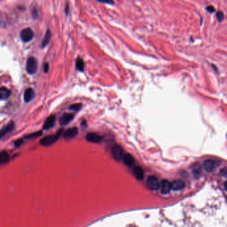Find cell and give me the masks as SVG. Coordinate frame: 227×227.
I'll list each match as a JSON object with an SVG mask.
<instances>
[{"label": "cell", "instance_id": "obj_1", "mask_svg": "<svg viewBox=\"0 0 227 227\" xmlns=\"http://www.w3.org/2000/svg\"><path fill=\"white\" fill-rule=\"evenodd\" d=\"M62 133H63V129H61L55 135L45 136L40 140V144L43 146H49L56 142Z\"/></svg>", "mask_w": 227, "mask_h": 227}, {"label": "cell", "instance_id": "obj_2", "mask_svg": "<svg viewBox=\"0 0 227 227\" xmlns=\"http://www.w3.org/2000/svg\"><path fill=\"white\" fill-rule=\"evenodd\" d=\"M26 71L29 75L35 74L37 71V61L33 57H30L26 62Z\"/></svg>", "mask_w": 227, "mask_h": 227}, {"label": "cell", "instance_id": "obj_3", "mask_svg": "<svg viewBox=\"0 0 227 227\" xmlns=\"http://www.w3.org/2000/svg\"><path fill=\"white\" fill-rule=\"evenodd\" d=\"M34 33L32 29L29 28L22 29L20 32V38L25 43H28L33 39Z\"/></svg>", "mask_w": 227, "mask_h": 227}, {"label": "cell", "instance_id": "obj_4", "mask_svg": "<svg viewBox=\"0 0 227 227\" xmlns=\"http://www.w3.org/2000/svg\"><path fill=\"white\" fill-rule=\"evenodd\" d=\"M147 186L150 190H156L161 188V183L155 176H150L147 180Z\"/></svg>", "mask_w": 227, "mask_h": 227}, {"label": "cell", "instance_id": "obj_5", "mask_svg": "<svg viewBox=\"0 0 227 227\" xmlns=\"http://www.w3.org/2000/svg\"><path fill=\"white\" fill-rule=\"evenodd\" d=\"M111 155L116 161H121L123 158V150L119 145H115L111 149Z\"/></svg>", "mask_w": 227, "mask_h": 227}, {"label": "cell", "instance_id": "obj_6", "mask_svg": "<svg viewBox=\"0 0 227 227\" xmlns=\"http://www.w3.org/2000/svg\"><path fill=\"white\" fill-rule=\"evenodd\" d=\"M74 119V115L73 113H65L64 114L61 115V117L59 119V122L61 125L64 126L67 125L70 122H71Z\"/></svg>", "mask_w": 227, "mask_h": 227}, {"label": "cell", "instance_id": "obj_7", "mask_svg": "<svg viewBox=\"0 0 227 227\" xmlns=\"http://www.w3.org/2000/svg\"><path fill=\"white\" fill-rule=\"evenodd\" d=\"M56 121V117L55 115H51L47 118L43 125L44 130H48L55 125Z\"/></svg>", "mask_w": 227, "mask_h": 227}, {"label": "cell", "instance_id": "obj_8", "mask_svg": "<svg viewBox=\"0 0 227 227\" xmlns=\"http://www.w3.org/2000/svg\"><path fill=\"white\" fill-rule=\"evenodd\" d=\"M217 167V162L214 160H206L203 163V169L208 172H212Z\"/></svg>", "mask_w": 227, "mask_h": 227}, {"label": "cell", "instance_id": "obj_9", "mask_svg": "<svg viewBox=\"0 0 227 227\" xmlns=\"http://www.w3.org/2000/svg\"><path fill=\"white\" fill-rule=\"evenodd\" d=\"M86 139L87 141L91 143H98L102 140V137L101 135L96 133H89L86 135Z\"/></svg>", "mask_w": 227, "mask_h": 227}, {"label": "cell", "instance_id": "obj_10", "mask_svg": "<svg viewBox=\"0 0 227 227\" xmlns=\"http://www.w3.org/2000/svg\"><path fill=\"white\" fill-rule=\"evenodd\" d=\"M35 96V93L32 88H28L25 91L24 94V99L26 103H29L34 99Z\"/></svg>", "mask_w": 227, "mask_h": 227}, {"label": "cell", "instance_id": "obj_11", "mask_svg": "<svg viewBox=\"0 0 227 227\" xmlns=\"http://www.w3.org/2000/svg\"><path fill=\"white\" fill-rule=\"evenodd\" d=\"M78 133V129L77 127H71L63 133V137L65 139H71L74 138Z\"/></svg>", "mask_w": 227, "mask_h": 227}, {"label": "cell", "instance_id": "obj_12", "mask_svg": "<svg viewBox=\"0 0 227 227\" xmlns=\"http://www.w3.org/2000/svg\"><path fill=\"white\" fill-rule=\"evenodd\" d=\"M15 127V123L13 121L9 122L6 126H4L1 130V138H2L3 136H5L7 134L11 133Z\"/></svg>", "mask_w": 227, "mask_h": 227}, {"label": "cell", "instance_id": "obj_13", "mask_svg": "<svg viewBox=\"0 0 227 227\" xmlns=\"http://www.w3.org/2000/svg\"><path fill=\"white\" fill-rule=\"evenodd\" d=\"M172 189L171 183L167 180H163L161 182V190L163 194H166L169 193L170 190Z\"/></svg>", "mask_w": 227, "mask_h": 227}, {"label": "cell", "instance_id": "obj_14", "mask_svg": "<svg viewBox=\"0 0 227 227\" xmlns=\"http://www.w3.org/2000/svg\"><path fill=\"white\" fill-rule=\"evenodd\" d=\"M185 187V183L181 179L174 181L173 182L171 183V187L172 190H182L183 188Z\"/></svg>", "mask_w": 227, "mask_h": 227}, {"label": "cell", "instance_id": "obj_15", "mask_svg": "<svg viewBox=\"0 0 227 227\" xmlns=\"http://www.w3.org/2000/svg\"><path fill=\"white\" fill-rule=\"evenodd\" d=\"M122 160H123L124 164L128 167H132L135 163V159H134L133 156L129 153L125 154Z\"/></svg>", "mask_w": 227, "mask_h": 227}, {"label": "cell", "instance_id": "obj_16", "mask_svg": "<svg viewBox=\"0 0 227 227\" xmlns=\"http://www.w3.org/2000/svg\"><path fill=\"white\" fill-rule=\"evenodd\" d=\"M11 91L6 87H2L0 89V100L3 101V100L8 99L11 95Z\"/></svg>", "mask_w": 227, "mask_h": 227}, {"label": "cell", "instance_id": "obj_17", "mask_svg": "<svg viewBox=\"0 0 227 227\" xmlns=\"http://www.w3.org/2000/svg\"><path fill=\"white\" fill-rule=\"evenodd\" d=\"M133 172L135 174V177L138 180H142L144 177V173L142 168L138 166H136L133 169Z\"/></svg>", "mask_w": 227, "mask_h": 227}, {"label": "cell", "instance_id": "obj_18", "mask_svg": "<svg viewBox=\"0 0 227 227\" xmlns=\"http://www.w3.org/2000/svg\"><path fill=\"white\" fill-rule=\"evenodd\" d=\"M50 39H51V32H50L49 29H47L46 31V33L45 34L44 39L42 40V44H41V47H42V48H44L45 47H46L47 45L49 44Z\"/></svg>", "mask_w": 227, "mask_h": 227}, {"label": "cell", "instance_id": "obj_19", "mask_svg": "<svg viewBox=\"0 0 227 227\" xmlns=\"http://www.w3.org/2000/svg\"><path fill=\"white\" fill-rule=\"evenodd\" d=\"M75 66L77 70H78L79 71L83 72L85 69V62L83 60V59L81 57H78L76 60L75 61Z\"/></svg>", "mask_w": 227, "mask_h": 227}, {"label": "cell", "instance_id": "obj_20", "mask_svg": "<svg viewBox=\"0 0 227 227\" xmlns=\"http://www.w3.org/2000/svg\"><path fill=\"white\" fill-rule=\"evenodd\" d=\"M9 159H10V156H9L8 152L6 151H1V154H0V163L1 164L6 163L8 162Z\"/></svg>", "mask_w": 227, "mask_h": 227}, {"label": "cell", "instance_id": "obj_21", "mask_svg": "<svg viewBox=\"0 0 227 227\" xmlns=\"http://www.w3.org/2000/svg\"><path fill=\"white\" fill-rule=\"evenodd\" d=\"M82 103H75L73 104L71 106L69 107V109L71 111H78L82 108Z\"/></svg>", "mask_w": 227, "mask_h": 227}, {"label": "cell", "instance_id": "obj_22", "mask_svg": "<svg viewBox=\"0 0 227 227\" xmlns=\"http://www.w3.org/2000/svg\"><path fill=\"white\" fill-rule=\"evenodd\" d=\"M42 135V131H37V132H35L33 133L29 134V135H28V136H26V138H35V137H39V136H41Z\"/></svg>", "mask_w": 227, "mask_h": 227}, {"label": "cell", "instance_id": "obj_23", "mask_svg": "<svg viewBox=\"0 0 227 227\" xmlns=\"http://www.w3.org/2000/svg\"><path fill=\"white\" fill-rule=\"evenodd\" d=\"M216 16H217V19L219 20V21H222V20L224 19V13L222 11H217V13H216Z\"/></svg>", "mask_w": 227, "mask_h": 227}, {"label": "cell", "instance_id": "obj_24", "mask_svg": "<svg viewBox=\"0 0 227 227\" xmlns=\"http://www.w3.org/2000/svg\"><path fill=\"white\" fill-rule=\"evenodd\" d=\"M31 15L34 19H37L38 17V11L35 8H34L32 10H31Z\"/></svg>", "mask_w": 227, "mask_h": 227}, {"label": "cell", "instance_id": "obj_25", "mask_svg": "<svg viewBox=\"0 0 227 227\" xmlns=\"http://www.w3.org/2000/svg\"><path fill=\"white\" fill-rule=\"evenodd\" d=\"M206 10L208 12H209L210 13H214V12H215V11H216V10H215V8L213 6H209L206 7Z\"/></svg>", "mask_w": 227, "mask_h": 227}, {"label": "cell", "instance_id": "obj_26", "mask_svg": "<svg viewBox=\"0 0 227 227\" xmlns=\"http://www.w3.org/2000/svg\"><path fill=\"white\" fill-rule=\"evenodd\" d=\"M49 65L48 63H45L44 65V70L45 73H48L49 71Z\"/></svg>", "mask_w": 227, "mask_h": 227}, {"label": "cell", "instance_id": "obj_27", "mask_svg": "<svg viewBox=\"0 0 227 227\" xmlns=\"http://www.w3.org/2000/svg\"><path fill=\"white\" fill-rule=\"evenodd\" d=\"M99 3H106V4H111V5H113L114 4V2L113 1H97Z\"/></svg>", "mask_w": 227, "mask_h": 227}, {"label": "cell", "instance_id": "obj_28", "mask_svg": "<svg viewBox=\"0 0 227 227\" xmlns=\"http://www.w3.org/2000/svg\"><path fill=\"white\" fill-rule=\"evenodd\" d=\"M81 126L82 127H85L87 126V121H85V120H83V121L81 122Z\"/></svg>", "mask_w": 227, "mask_h": 227}, {"label": "cell", "instance_id": "obj_29", "mask_svg": "<svg viewBox=\"0 0 227 227\" xmlns=\"http://www.w3.org/2000/svg\"><path fill=\"white\" fill-rule=\"evenodd\" d=\"M65 13H66V15H67L68 13H69V6H68V5H67L66 7H65Z\"/></svg>", "mask_w": 227, "mask_h": 227}, {"label": "cell", "instance_id": "obj_30", "mask_svg": "<svg viewBox=\"0 0 227 227\" xmlns=\"http://www.w3.org/2000/svg\"><path fill=\"white\" fill-rule=\"evenodd\" d=\"M224 188H225L226 190H227V181H226L225 183H224Z\"/></svg>", "mask_w": 227, "mask_h": 227}]
</instances>
